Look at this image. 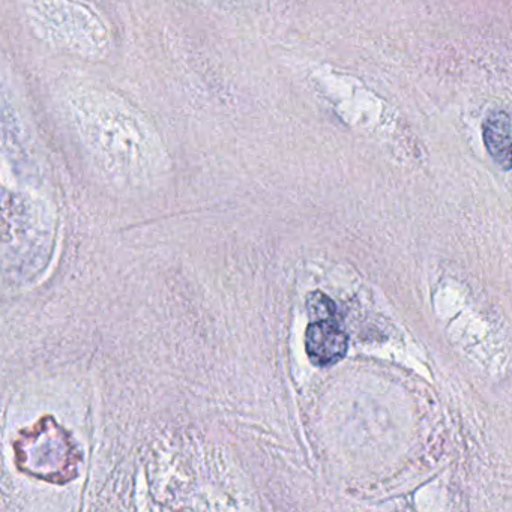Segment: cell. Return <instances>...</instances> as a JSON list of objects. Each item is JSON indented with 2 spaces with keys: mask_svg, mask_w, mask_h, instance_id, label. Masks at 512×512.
Returning a JSON list of instances; mask_svg holds the SVG:
<instances>
[{
  "mask_svg": "<svg viewBox=\"0 0 512 512\" xmlns=\"http://www.w3.org/2000/svg\"><path fill=\"white\" fill-rule=\"evenodd\" d=\"M308 313L313 320L337 319V307L334 302L320 292L313 293L308 298Z\"/></svg>",
  "mask_w": 512,
  "mask_h": 512,
  "instance_id": "4",
  "label": "cell"
},
{
  "mask_svg": "<svg viewBox=\"0 0 512 512\" xmlns=\"http://www.w3.org/2000/svg\"><path fill=\"white\" fill-rule=\"evenodd\" d=\"M347 338L340 320H314L305 332V350L317 367H331L346 356Z\"/></svg>",
  "mask_w": 512,
  "mask_h": 512,
  "instance_id": "2",
  "label": "cell"
},
{
  "mask_svg": "<svg viewBox=\"0 0 512 512\" xmlns=\"http://www.w3.org/2000/svg\"><path fill=\"white\" fill-rule=\"evenodd\" d=\"M484 139L493 160L503 170L512 169V128L505 113H493L484 125Z\"/></svg>",
  "mask_w": 512,
  "mask_h": 512,
  "instance_id": "3",
  "label": "cell"
},
{
  "mask_svg": "<svg viewBox=\"0 0 512 512\" xmlns=\"http://www.w3.org/2000/svg\"><path fill=\"white\" fill-rule=\"evenodd\" d=\"M16 464L26 475L52 484H67L76 478L82 454L71 434L52 416H44L14 442Z\"/></svg>",
  "mask_w": 512,
  "mask_h": 512,
  "instance_id": "1",
  "label": "cell"
}]
</instances>
